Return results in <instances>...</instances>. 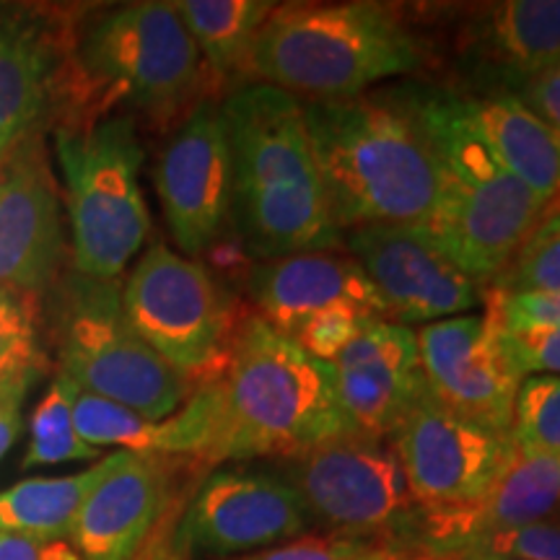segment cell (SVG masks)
<instances>
[{
  "label": "cell",
  "mask_w": 560,
  "mask_h": 560,
  "mask_svg": "<svg viewBox=\"0 0 560 560\" xmlns=\"http://www.w3.org/2000/svg\"><path fill=\"white\" fill-rule=\"evenodd\" d=\"M545 208H560V195H558V198H556V200H550V202H548V206H545Z\"/></svg>",
  "instance_id": "41"
},
{
  "label": "cell",
  "mask_w": 560,
  "mask_h": 560,
  "mask_svg": "<svg viewBox=\"0 0 560 560\" xmlns=\"http://www.w3.org/2000/svg\"><path fill=\"white\" fill-rule=\"evenodd\" d=\"M115 452L89 470L66 478H32L0 490V532L39 540H70L83 503L104 475L109 472Z\"/></svg>",
  "instance_id": "24"
},
{
  "label": "cell",
  "mask_w": 560,
  "mask_h": 560,
  "mask_svg": "<svg viewBox=\"0 0 560 560\" xmlns=\"http://www.w3.org/2000/svg\"><path fill=\"white\" fill-rule=\"evenodd\" d=\"M234 166V213L242 242L262 262L330 252L342 242L306 136L296 96L268 83L231 91L221 104Z\"/></svg>",
  "instance_id": "2"
},
{
  "label": "cell",
  "mask_w": 560,
  "mask_h": 560,
  "mask_svg": "<svg viewBox=\"0 0 560 560\" xmlns=\"http://www.w3.org/2000/svg\"><path fill=\"white\" fill-rule=\"evenodd\" d=\"M459 560H516V558H503V556H493V552H472V556H462Z\"/></svg>",
  "instance_id": "40"
},
{
  "label": "cell",
  "mask_w": 560,
  "mask_h": 560,
  "mask_svg": "<svg viewBox=\"0 0 560 560\" xmlns=\"http://www.w3.org/2000/svg\"><path fill=\"white\" fill-rule=\"evenodd\" d=\"M249 293L268 325L283 335L299 330L314 314L330 306H361L384 319V304L366 272L353 257L330 252L280 257L249 270Z\"/></svg>",
  "instance_id": "21"
},
{
  "label": "cell",
  "mask_w": 560,
  "mask_h": 560,
  "mask_svg": "<svg viewBox=\"0 0 560 560\" xmlns=\"http://www.w3.org/2000/svg\"><path fill=\"white\" fill-rule=\"evenodd\" d=\"M387 96L416 122L436 161L439 200L425 229L459 270L488 289L540 221L545 202L490 151L459 91L400 86Z\"/></svg>",
  "instance_id": "1"
},
{
  "label": "cell",
  "mask_w": 560,
  "mask_h": 560,
  "mask_svg": "<svg viewBox=\"0 0 560 560\" xmlns=\"http://www.w3.org/2000/svg\"><path fill=\"white\" fill-rule=\"evenodd\" d=\"M389 439L418 509H452L482 499L516 457L509 433L444 408L429 389Z\"/></svg>",
  "instance_id": "11"
},
{
  "label": "cell",
  "mask_w": 560,
  "mask_h": 560,
  "mask_svg": "<svg viewBox=\"0 0 560 560\" xmlns=\"http://www.w3.org/2000/svg\"><path fill=\"white\" fill-rule=\"evenodd\" d=\"M475 552H493V556L516 560H560V524L548 520L524 524V527L493 535Z\"/></svg>",
  "instance_id": "32"
},
{
  "label": "cell",
  "mask_w": 560,
  "mask_h": 560,
  "mask_svg": "<svg viewBox=\"0 0 560 560\" xmlns=\"http://www.w3.org/2000/svg\"><path fill=\"white\" fill-rule=\"evenodd\" d=\"M459 58L482 86L514 94L560 62V0H503L478 5L459 34Z\"/></svg>",
  "instance_id": "20"
},
{
  "label": "cell",
  "mask_w": 560,
  "mask_h": 560,
  "mask_svg": "<svg viewBox=\"0 0 560 560\" xmlns=\"http://www.w3.org/2000/svg\"><path fill=\"white\" fill-rule=\"evenodd\" d=\"M380 545L350 535H304L244 560H361Z\"/></svg>",
  "instance_id": "34"
},
{
  "label": "cell",
  "mask_w": 560,
  "mask_h": 560,
  "mask_svg": "<svg viewBox=\"0 0 560 560\" xmlns=\"http://www.w3.org/2000/svg\"><path fill=\"white\" fill-rule=\"evenodd\" d=\"M221 425L206 462L296 457L359 436L342 410L335 366L257 314L236 325L219 376Z\"/></svg>",
  "instance_id": "3"
},
{
  "label": "cell",
  "mask_w": 560,
  "mask_h": 560,
  "mask_svg": "<svg viewBox=\"0 0 560 560\" xmlns=\"http://www.w3.org/2000/svg\"><path fill=\"white\" fill-rule=\"evenodd\" d=\"M486 312L506 330L560 322V293H499L486 289Z\"/></svg>",
  "instance_id": "33"
},
{
  "label": "cell",
  "mask_w": 560,
  "mask_h": 560,
  "mask_svg": "<svg viewBox=\"0 0 560 560\" xmlns=\"http://www.w3.org/2000/svg\"><path fill=\"white\" fill-rule=\"evenodd\" d=\"M402 560H459V558L446 556V552H436V550L416 548L412 552H402Z\"/></svg>",
  "instance_id": "38"
},
{
  "label": "cell",
  "mask_w": 560,
  "mask_h": 560,
  "mask_svg": "<svg viewBox=\"0 0 560 560\" xmlns=\"http://www.w3.org/2000/svg\"><path fill=\"white\" fill-rule=\"evenodd\" d=\"M346 244L380 293L387 322L431 325L486 304V285L459 270L420 223L350 229Z\"/></svg>",
  "instance_id": "12"
},
{
  "label": "cell",
  "mask_w": 560,
  "mask_h": 560,
  "mask_svg": "<svg viewBox=\"0 0 560 560\" xmlns=\"http://www.w3.org/2000/svg\"><path fill=\"white\" fill-rule=\"evenodd\" d=\"M272 0H182L179 19L213 73L252 75V58L265 21L276 11Z\"/></svg>",
  "instance_id": "25"
},
{
  "label": "cell",
  "mask_w": 560,
  "mask_h": 560,
  "mask_svg": "<svg viewBox=\"0 0 560 560\" xmlns=\"http://www.w3.org/2000/svg\"><path fill=\"white\" fill-rule=\"evenodd\" d=\"M81 387L70 380L68 374L55 376V382L42 397L39 408L32 416V439L26 446L24 462L21 467L32 470V467L60 465V462H86L100 457V450L86 444L75 431L73 405L79 397Z\"/></svg>",
  "instance_id": "26"
},
{
  "label": "cell",
  "mask_w": 560,
  "mask_h": 560,
  "mask_svg": "<svg viewBox=\"0 0 560 560\" xmlns=\"http://www.w3.org/2000/svg\"><path fill=\"white\" fill-rule=\"evenodd\" d=\"M310 527V511L280 472L219 470L187 509L179 545L200 556H231L296 540Z\"/></svg>",
  "instance_id": "14"
},
{
  "label": "cell",
  "mask_w": 560,
  "mask_h": 560,
  "mask_svg": "<svg viewBox=\"0 0 560 560\" xmlns=\"http://www.w3.org/2000/svg\"><path fill=\"white\" fill-rule=\"evenodd\" d=\"M60 363L83 392L149 420L174 416L195 392L132 330L115 280L75 278L60 330Z\"/></svg>",
  "instance_id": "8"
},
{
  "label": "cell",
  "mask_w": 560,
  "mask_h": 560,
  "mask_svg": "<svg viewBox=\"0 0 560 560\" xmlns=\"http://www.w3.org/2000/svg\"><path fill=\"white\" fill-rule=\"evenodd\" d=\"M0 560H83L70 540H39L0 532Z\"/></svg>",
  "instance_id": "36"
},
{
  "label": "cell",
  "mask_w": 560,
  "mask_h": 560,
  "mask_svg": "<svg viewBox=\"0 0 560 560\" xmlns=\"http://www.w3.org/2000/svg\"><path fill=\"white\" fill-rule=\"evenodd\" d=\"M39 371L37 314L26 291L0 285V395Z\"/></svg>",
  "instance_id": "29"
},
{
  "label": "cell",
  "mask_w": 560,
  "mask_h": 560,
  "mask_svg": "<svg viewBox=\"0 0 560 560\" xmlns=\"http://www.w3.org/2000/svg\"><path fill=\"white\" fill-rule=\"evenodd\" d=\"M120 296L132 330L195 389L223 374L236 327L206 265L153 244Z\"/></svg>",
  "instance_id": "9"
},
{
  "label": "cell",
  "mask_w": 560,
  "mask_h": 560,
  "mask_svg": "<svg viewBox=\"0 0 560 560\" xmlns=\"http://www.w3.org/2000/svg\"><path fill=\"white\" fill-rule=\"evenodd\" d=\"M55 151L66 182L75 270L81 278L117 280L151 231L136 120L112 115L66 125L55 136Z\"/></svg>",
  "instance_id": "7"
},
{
  "label": "cell",
  "mask_w": 560,
  "mask_h": 560,
  "mask_svg": "<svg viewBox=\"0 0 560 560\" xmlns=\"http://www.w3.org/2000/svg\"><path fill=\"white\" fill-rule=\"evenodd\" d=\"M280 475L296 488L312 522L350 537L405 529L418 511L400 457L376 439L348 436L314 446L291 457Z\"/></svg>",
  "instance_id": "10"
},
{
  "label": "cell",
  "mask_w": 560,
  "mask_h": 560,
  "mask_svg": "<svg viewBox=\"0 0 560 560\" xmlns=\"http://www.w3.org/2000/svg\"><path fill=\"white\" fill-rule=\"evenodd\" d=\"M342 410L359 436L387 439L425 392L418 335L380 319L332 363Z\"/></svg>",
  "instance_id": "18"
},
{
  "label": "cell",
  "mask_w": 560,
  "mask_h": 560,
  "mask_svg": "<svg viewBox=\"0 0 560 560\" xmlns=\"http://www.w3.org/2000/svg\"><path fill=\"white\" fill-rule=\"evenodd\" d=\"M68 47L42 11L0 5V161L37 136L68 73Z\"/></svg>",
  "instance_id": "19"
},
{
  "label": "cell",
  "mask_w": 560,
  "mask_h": 560,
  "mask_svg": "<svg viewBox=\"0 0 560 560\" xmlns=\"http://www.w3.org/2000/svg\"><path fill=\"white\" fill-rule=\"evenodd\" d=\"M301 109L335 226L431 221L439 200L436 161L400 104L387 94H361L304 102Z\"/></svg>",
  "instance_id": "4"
},
{
  "label": "cell",
  "mask_w": 560,
  "mask_h": 560,
  "mask_svg": "<svg viewBox=\"0 0 560 560\" xmlns=\"http://www.w3.org/2000/svg\"><path fill=\"white\" fill-rule=\"evenodd\" d=\"M558 506L560 457L516 452L482 499L452 509H418L402 532L416 537L418 548L462 558L493 535L548 520Z\"/></svg>",
  "instance_id": "16"
},
{
  "label": "cell",
  "mask_w": 560,
  "mask_h": 560,
  "mask_svg": "<svg viewBox=\"0 0 560 560\" xmlns=\"http://www.w3.org/2000/svg\"><path fill=\"white\" fill-rule=\"evenodd\" d=\"M425 58V42L389 5L278 3L257 37L252 79L310 102L353 100Z\"/></svg>",
  "instance_id": "5"
},
{
  "label": "cell",
  "mask_w": 560,
  "mask_h": 560,
  "mask_svg": "<svg viewBox=\"0 0 560 560\" xmlns=\"http://www.w3.org/2000/svg\"><path fill=\"white\" fill-rule=\"evenodd\" d=\"M153 182L172 240L187 257L219 240L234 200V166L219 102L202 100L187 112L161 151Z\"/></svg>",
  "instance_id": "13"
},
{
  "label": "cell",
  "mask_w": 560,
  "mask_h": 560,
  "mask_svg": "<svg viewBox=\"0 0 560 560\" xmlns=\"http://www.w3.org/2000/svg\"><path fill=\"white\" fill-rule=\"evenodd\" d=\"M60 255L58 190L34 136L0 161V285L42 289L58 272Z\"/></svg>",
  "instance_id": "17"
},
{
  "label": "cell",
  "mask_w": 560,
  "mask_h": 560,
  "mask_svg": "<svg viewBox=\"0 0 560 560\" xmlns=\"http://www.w3.org/2000/svg\"><path fill=\"white\" fill-rule=\"evenodd\" d=\"M467 115L478 125L490 151L545 206L560 195V136L529 107L503 91L462 94Z\"/></svg>",
  "instance_id": "23"
},
{
  "label": "cell",
  "mask_w": 560,
  "mask_h": 560,
  "mask_svg": "<svg viewBox=\"0 0 560 560\" xmlns=\"http://www.w3.org/2000/svg\"><path fill=\"white\" fill-rule=\"evenodd\" d=\"M514 96L560 136V62L524 81Z\"/></svg>",
  "instance_id": "35"
},
{
  "label": "cell",
  "mask_w": 560,
  "mask_h": 560,
  "mask_svg": "<svg viewBox=\"0 0 560 560\" xmlns=\"http://www.w3.org/2000/svg\"><path fill=\"white\" fill-rule=\"evenodd\" d=\"M361 560H402V550L397 548H376L369 556H363Z\"/></svg>",
  "instance_id": "39"
},
{
  "label": "cell",
  "mask_w": 560,
  "mask_h": 560,
  "mask_svg": "<svg viewBox=\"0 0 560 560\" xmlns=\"http://www.w3.org/2000/svg\"><path fill=\"white\" fill-rule=\"evenodd\" d=\"M416 335L425 389L433 400L511 436V412L522 376L503 353L490 314L431 322Z\"/></svg>",
  "instance_id": "15"
},
{
  "label": "cell",
  "mask_w": 560,
  "mask_h": 560,
  "mask_svg": "<svg viewBox=\"0 0 560 560\" xmlns=\"http://www.w3.org/2000/svg\"><path fill=\"white\" fill-rule=\"evenodd\" d=\"M488 289L499 293H560V208H545L527 240Z\"/></svg>",
  "instance_id": "27"
},
{
  "label": "cell",
  "mask_w": 560,
  "mask_h": 560,
  "mask_svg": "<svg viewBox=\"0 0 560 560\" xmlns=\"http://www.w3.org/2000/svg\"><path fill=\"white\" fill-rule=\"evenodd\" d=\"M164 506L156 457L115 452L75 520L70 542L83 560H132Z\"/></svg>",
  "instance_id": "22"
},
{
  "label": "cell",
  "mask_w": 560,
  "mask_h": 560,
  "mask_svg": "<svg viewBox=\"0 0 560 560\" xmlns=\"http://www.w3.org/2000/svg\"><path fill=\"white\" fill-rule=\"evenodd\" d=\"M511 441L522 454L560 457V376H524L511 412Z\"/></svg>",
  "instance_id": "28"
},
{
  "label": "cell",
  "mask_w": 560,
  "mask_h": 560,
  "mask_svg": "<svg viewBox=\"0 0 560 560\" xmlns=\"http://www.w3.org/2000/svg\"><path fill=\"white\" fill-rule=\"evenodd\" d=\"M68 73L100 112L170 117L198 91L202 58L174 3L143 0L91 16L70 39Z\"/></svg>",
  "instance_id": "6"
},
{
  "label": "cell",
  "mask_w": 560,
  "mask_h": 560,
  "mask_svg": "<svg viewBox=\"0 0 560 560\" xmlns=\"http://www.w3.org/2000/svg\"><path fill=\"white\" fill-rule=\"evenodd\" d=\"M374 322H380L376 314L361 310V306L340 304L314 314V317L310 322H304L291 338L296 340L306 353H312L314 359L335 363L342 350L359 338L366 327L374 325Z\"/></svg>",
  "instance_id": "30"
},
{
  "label": "cell",
  "mask_w": 560,
  "mask_h": 560,
  "mask_svg": "<svg viewBox=\"0 0 560 560\" xmlns=\"http://www.w3.org/2000/svg\"><path fill=\"white\" fill-rule=\"evenodd\" d=\"M32 382H21L16 387L0 395V459L9 454L13 441L19 439L21 431V408H24L26 392H30Z\"/></svg>",
  "instance_id": "37"
},
{
  "label": "cell",
  "mask_w": 560,
  "mask_h": 560,
  "mask_svg": "<svg viewBox=\"0 0 560 560\" xmlns=\"http://www.w3.org/2000/svg\"><path fill=\"white\" fill-rule=\"evenodd\" d=\"M495 330H499L503 353L522 380L535 374L560 376V322L527 325L516 330H506L495 322Z\"/></svg>",
  "instance_id": "31"
}]
</instances>
